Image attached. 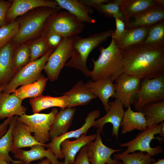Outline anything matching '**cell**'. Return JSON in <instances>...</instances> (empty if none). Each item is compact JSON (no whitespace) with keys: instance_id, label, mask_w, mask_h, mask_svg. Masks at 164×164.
I'll use <instances>...</instances> for the list:
<instances>
[{"instance_id":"32","label":"cell","mask_w":164,"mask_h":164,"mask_svg":"<svg viewBox=\"0 0 164 164\" xmlns=\"http://www.w3.org/2000/svg\"><path fill=\"white\" fill-rule=\"evenodd\" d=\"M48 80L47 77L42 74L36 82L21 86L12 93L22 101L27 98H36L42 95Z\"/></svg>"},{"instance_id":"15","label":"cell","mask_w":164,"mask_h":164,"mask_svg":"<svg viewBox=\"0 0 164 164\" xmlns=\"http://www.w3.org/2000/svg\"><path fill=\"white\" fill-rule=\"evenodd\" d=\"M12 2L6 15L7 24L14 21L18 16L36 8L42 7L60 8L55 0H14Z\"/></svg>"},{"instance_id":"34","label":"cell","mask_w":164,"mask_h":164,"mask_svg":"<svg viewBox=\"0 0 164 164\" xmlns=\"http://www.w3.org/2000/svg\"><path fill=\"white\" fill-rule=\"evenodd\" d=\"M143 43L164 49V21L150 27L147 36Z\"/></svg>"},{"instance_id":"12","label":"cell","mask_w":164,"mask_h":164,"mask_svg":"<svg viewBox=\"0 0 164 164\" xmlns=\"http://www.w3.org/2000/svg\"><path fill=\"white\" fill-rule=\"evenodd\" d=\"M100 133L97 129L94 141L87 145L88 158L91 164H121L120 161L113 159L111 156L114 153L123 149H114L106 146L102 142Z\"/></svg>"},{"instance_id":"25","label":"cell","mask_w":164,"mask_h":164,"mask_svg":"<svg viewBox=\"0 0 164 164\" xmlns=\"http://www.w3.org/2000/svg\"><path fill=\"white\" fill-rule=\"evenodd\" d=\"M149 27L138 26L125 28L120 39L115 42L116 45L122 50L132 45L143 43L147 36Z\"/></svg>"},{"instance_id":"30","label":"cell","mask_w":164,"mask_h":164,"mask_svg":"<svg viewBox=\"0 0 164 164\" xmlns=\"http://www.w3.org/2000/svg\"><path fill=\"white\" fill-rule=\"evenodd\" d=\"M17 115L13 116L5 133L0 138V159H2L9 164H24L22 160H14L9 155L11 152L13 142L12 132L13 127L17 120Z\"/></svg>"},{"instance_id":"14","label":"cell","mask_w":164,"mask_h":164,"mask_svg":"<svg viewBox=\"0 0 164 164\" xmlns=\"http://www.w3.org/2000/svg\"><path fill=\"white\" fill-rule=\"evenodd\" d=\"M110 108L106 114L94 122L93 126L97 128L104 134L103 128L104 125L108 123L112 125V135H114L117 140L118 138L119 132L122 120L125 111L124 106L118 100L115 99L112 101H109Z\"/></svg>"},{"instance_id":"5","label":"cell","mask_w":164,"mask_h":164,"mask_svg":"<svg viewBox=\"0 0 164 164\" xmlns=\"http://www.w3.org/2000/svg\"><path fill=\"white\" fill-rule=\"evenodd\" d=\"M84 28V23L69 12L60 11L48 18L41 36L47 38L52 34H57L63 38H70L81 33Z\"/></svg>"},{"instance_id":"18","label":"cell","mask_w":164,"mask_h":164,"mask_svg":"<svg viewBox=\"0 0 164 164\" xmlns=\"http://www.w3.org/2000/svg\"><path fill=\"white\" fill-rule=\"evenodd\" d=\"M45 147H46V144L34 145L28 151L19 149L14 153V156L15 158L22 161L24 164H30L32 161L45 157L49 159L51 164H63V162L58 161L52 152L49 149H45Z\"/></svg>"},{"instance_id":"45","label":"cell","mask_w":164,"mask_h":164,"mask_svg":"<svg viewBox=\"0 0 164 164\" xmlns=\"http://www.w3.org/2000/svg\"><path fill=\"white\" fill-rule=\"evenodd\" d=\"M51 162L47 158L39 162L38 164H51Z\"/></svg>"},{"instance_id":"24","label":"cell","mask_w":164,"mask_h":164,"mask_svg":"<svg viewBox=\"0 0 164 164\" xmlns=\"http://www.w3.org/2000/svg\"><path fill=\"white\" fill-rule=\"evenodd\" d=\"M75 112L74 108H67L58 112L50 127V138L53 139L67 132L72 124Z\"/></svg>"},{"instance_id":"3","label":"cell","mask_w":164,"mask_h":164,"mask_svg":"<svg viewBox=\"0 0 164 164\" xmlns=\"http://www.w3.org/2000/svg\"><path fill=\"white\" fill-rule=\"evenodd\" d=\"M100 54L96 60L92 59L93 68L90 77L95 81L110 76L114 82L124 72V63L121 50L116 45L114 38L106 48L101 47Z\"/></svg>"},{"instance_id":"44","label":"cell","mask_w":164,"mask_h":164,"mask_svg":"<svg viewBox=\"0 0 164 164\" xmlns=\"http://www.w3.org/2000/svg\"><path fill=\"white\" fill-rule=\"evenodd\" d=\"M8 118L0 124V138L6 132L8 126L9 125L12 117Z\"/></svg>"},{"instance_id":"37","label":"cell","mask_w":164,"mask_h":164,"mask_svg":"<svg viewBox=\"0 0 164 164\" xmlns=\"http://www.w3.org/2000/svg\"><path fill=\"white\" fill-rule=\"evenodd\" d=\"M94 8L99 13L106 17L111 18L117 16L125 22V18L121 12L120 6L114 0H110L107 3L95 6Z\"/></svg>"},{"instance_id":"39","label":"cell","mask_w":164,"mask_h":164,"mask_svg":"<svg viewBox=\"0 0 164 164\" xmlns=\"http://www.w3.org/2000/svg\"><path fill=\"white\" fill-rule=\"evenodd\" d=\"M116 23V29L111 36L115 42L118 41L121 37L125 29V22L117 16L114 17Z\"/></svg>"},{"instance_id":"17","label":"cell","mask_w":164,"mask_h":164,"mask_svg":"<svg viewBox=\"0 0 164 164\" xmlns=\"http://www.w3.org/2000/svg\"><path fill=\"white\" fill-rule=\"evenodd\" d=\"M85 87L101 100L107 112L110 108L109 99L114 97L115 89L110 76L94 81L88 80L84 83Z\"/></svg>"},{"instance_id":"43","label":"cell","mask_w":164,"mask_h":164,"mask_svg":"<svg viewBox=\"0 0 164 164\" xmlns=\"http://www.w3.org/2000/svg\"><path fill=\"white\" fill-rule=\"evenodd\" d=\"M108 0H79L80 2L84 5L91 8L95 6L108 2Z\"/></svg>"},{"instance_id":"48","label":"cell","mask_w":164,"mask_h":164,"mask_svg":"<svg viewBox=\"0 0 164 164\" xmlns=\"http://www.w3.org/2000/svg\"><path fill=\"white\" fill-rule=\"evenodd\" d=\"M0 164H9L5 160L2 159H0Z\"/></svg>"},{"instance_id":"28","label":"cell","mask_w":164,"mask_h":164,"mask_svg":"<svg viewBox=\"0 0 164 164\" xmlns=\"http://www.w3.org/2000/svg\"><path fill=\"white\" fill-rule=\"evenodd\" d=\"M62 94L69 97L70 102L67 108H69L87 105L97 97L85 87L82 80L78 81L70 91Z\"/></svg>"},{"instance_id":"11","label":"cell","mask_w":164,"mask_h":164,"mask_svg":"<svg viewBox=\"0 0 164 164\" xmlns=\"http://www.w3.org/2000/svg\"><path fill=\"white\" fill-rule=\"evenodd\" d=\"M142 80L137 77L123 73L115 80L114 98L127 108L133 104L139 89Z\"/></svg>"},{"instance_id":"9","label":"cell","mask_w":164,"mask_h":164,"mask_svg":"<svg viewBox=\"0 0 164 164\" xmlns=\"http://www.w3.org/2000/svg\"><path fill=\"white\" fill-rule=\"evenodd\" d=\"M164 99V74L141 80L138 91L133 104L137 111L145 105Z\"/></svg>"},{"instance_id":"38","label":"cell","mask_w":164,"mask_h":164,"mask_svg":"<svg viewBox=\"0 0 164 164\" xmlns=\"http://www.w3.org/2000/svg\"><path fill=\"white\" fill-rule=\"evenodd\" d=\"M19 28L18 22L16 20L0 28V49L11 41L17 34Z\"/></svg>"},{"instance_id":"22","label":"cell","mask_w":164,"mask_h":164,"mask_svg":"<svg viewBox=\"0 0 164 164\" xmlns=\"http://www.w3.org/2000/svg\"><path fill=\"white\" fill-rule=\"evenodd\" d=\"M61 9H64L83 23L94 24L95 19L90 14H92L93 9L82 4L79 0H55Z\"/></svg>"},{"instance_id":"7","label":"cell","mask_w":164,"mask_h":164,"mask_svg":"<svg viewBox=\"0 0 164 164\" xmlns=\"http://www.w3.org/2000/svg\"><path fill=\"white\" fill-rule=\"evenodd\" d=\"M53 50V49H51L43 56L30 62L22 67L6 85L2 92L11 94L19 86L32 84L38 80L42 75L41 72L44 69L49 56Z\"/></svg>"},{"instance_id":"10","label":"cell","mask_w":164,"mask_h":164,"mask_svg":"<svg viewBox=\"0 0 164 164\" xmlns=\"http://www.w3.org/2000/svg\"><path fill=\"white\" fill-rule=\"evenodd\" d=\"M73 49L71 38H63L50 55L43 70L51 82L58 79L61 70L71 58Z\"/></svg>"},{"instance_id":"6","label":"cell","mask_w":164,"mask_h":164,"mask_svg":"<svg viewBox=\"0 0 164 164\" xmlns=\"http://www.w3.org/2000/svg\"><path fill=\"white\" fill-rule=\"evenodd\" d=\"M158 134H159L160 137L164 138V121L157 125L147 127L145 130L138 133L133 139L121 143V147L127 148L121 153L125 154L138 151L146 152L153 156L162 153L163 150L161 145L155 147H152L150 145L152 140L157 139L158 141L159 140V136L155 137V135Z\"/></svg>"},{"instance_id":"31","label":"cell","mask_w":164,"mask_h":164,"mask_svg":"<svg viewBox=\"0 0 164 164\" xmlns=\"http://www.w3.org/2000/svg\"><path fill=\"white\" fill-rule=\"evenodd\" d=\"M140 111L144 115L147 127L157 125L164 121V100L149 104Z\"/></svg>"},{"instance_id":"36","label":"cell","mask_w":164,"mask_h":164,"mask_svg":"<svg viewBox=\"0 0 164 164\" xmlns=\"http://www.w3.org/2000/svg\"><path fill=\"white\" fill-rule=\"evenodd\" d=\"M31 54L30 62L36 60L46 54L52 49L47 39L40 36L27 44Z\"/></svg>"},{"instance_id":"19","label":"cell","mask_w":164,"mask_h":164,"mask_svg":"<svg viewBox=\"0 0 164 164\" xmlns=\"http://www.w3.org/2000/svg\"><path fill=\"white\" fill-rule=\"evenodd\" d=\"M22 101L13 93L0 92V119L25 114L27 108L22 105Z\"/></svg>"},{"instance_id":"26","label":"cell","mask_w":164,"mask_h":164,"mask_svg":"<svg viewBox=\"0 0 164 164\" xmlns=\"http://www.w3.org/2000/svg\"><path fill=\"white\" fill-rule=\"evenodd\" d=\"M120 127L121 133L124 134L135 129L143 131L147 128V124L143 113L133 111L129 106L125 111Z\"/></svg>"},{"instance_id":"41","label":"cell","mask_w":164,"mask_h":164,"mask_svg":"<svg viewBox=\"0 0 164 164\" xmlns=\"http://www.w3.org/2000/svg\"><path fill=\"white\" fill-rule=\"evenodd\" d=\"M72 164H91L88 158L87 145L81 148Z\"/></svg>"},{"instance_id":"4","label":"cell","mask_w":164,"mask_h":164,"mask_svg":"<svg viewBox=\"0 0 164 164\" xmlns=\"http://www.w3.org/2000/svg\"><path fill=\"white\" fill-rule=\"evenodd\" d=\"M113 32L112 30H109L93 34L85 38L78 35L71 37L73 53L65 66L77 69L82 72L86 77H90L91 71L87 66L89 55L93 50L111 36Z\"/></svg>"},{"instance_id":"21","label":"cell","mask_w":164,"mask_h":164,"mask_svg":"<svg viewBox=\"0 0 164 164\" xmlns=\"http://www.w3.org/2000/svg\"><path fill=\"white\" fill-rule=\"evenodd\" d=\"M15 48L10 41L0 49V87L9 83L16 73L12 64V56Z\"/></svg>"},{"instance_id":"23","label":"cell","mask_w":164,"mask_h":164,"mask_svg":"<svg viewBox=\"0 0 164 164\" xmlns=\"http://www.w3.org/2000/svg\"><path fill=\"white\" fill-rule=\"evenodd\" d=\"M31 133L27 126L17 119L12 132L13 142L11 152L14 153L22 148L45 144L37 142Z\"/></svg>"},{"instance_id":"2","label":"cell","mask_w":164,"mask_h":164,"mask_svg":"<svg viewBox=\"0 0 164 164\" xmlns=\"http://www.w3.org/2000/svg\"><path fill=\"white\" fill-rule=\"evenodd\" d=\"M60 10V8L39 7L21 16L17 21L19 24L18 32L11 42L16 48L41 36L48 18L53 14Z\"/></svg>"},{"instance_id":"13","label":"cell","mask_w":164,"mask_h":164,"mask_svg":"<svg viewBox=\"0 0 164 164\" xmlns=\"http://www.w3.org/2000/svg\"><path fill=\"white\" fill-rule=\"evenodd\" d=\"M98 110H95L90 112L85 119V123L81 127L74 131L67 132L52 139L50 142L46 144V147L50 149L57 159H62L64 156L60 151V145L64 140L70 138L77 139L82 135H86L89 129L93 126L96 119L100 116Z\"/></svg>"},{"instance_id":"16","label":"cell","mask_w":164,"mask_h":164,"mask_svg":"<svg viewBox=\"0 0 164 164\" xmlns=\"http://www.w3.org/2000/svg\"><path fill=\"white\" fill-rule=\"evenodd\" d=\"M164 21V6L156 4L144 11L125 19L126 27H150Z\"/></svg>"},{"instance_id":"27","label":"cell","mask_w":164,"mask_h":164,"mask_svg":"<svg viewBox=\"0 0 164 164\" xmlns=\"http://www.w3.org/2000/svg\"><path fill=\"white\" fill-rule=\"evenodd\" d=\"M29 102L34 114L52 107H58L63 110L68 106L70 99L65 95L53 97L42 95L36 98L30 99Z\"/></svg>"},{"instance_id":"35","label":"cell","mask_w":164,"mask_h":164,"mask_svg":"<svg viewBox=\"0 0 164 164\" xmlns=\"http://www.w3.org/2000/svg\"><path fill=\"white\" fill-rule=\"evenodd\" d=\"M16 47L12 58V66L16 73L30 62L31 57L30 51L27 44Z\"/></svg>"},{"instance_id":"49","label":"cell","mask_w":164,"mask_h":164,"mask_svg":"<svg viewBox=\"0 0 164 164\" xmlns=\"http://www.w3.org/2000/svg\"><path fill=\"white\" fill-rule=\"evenodd\" d=\"M7 84L4 85L0 87V92L2 91Z\"/></svg>"},{"instance_id":"33","label":"cell","mask_w":164,"mask_h":164,"mask_svg":"<svg viewBox=\"0 0 164 164\" xmlns=\"http://www.w3.org/2000/svg\"><path fill=\"white\" fill-rule=\"evenodd\" d=\"M113 156L114 159L121 161L124 164H151L155 161L150 155L140 151L125 154H115Z\"/></svg>"},{"instance_id":"50","label":"cell","mask_w":164,"mask_h":164,"mask_svg":"<svg viewBox=\"0 0 164 164\" xmlns=\"http://www.w3.org/2000/svg\"><path fill=\"white\" fill-rule=\"evenodd\" d=\"M121 164H124L122 162Z\"/></svg>"},{"instance_id":"8","label":"cell","mask_w":164,"mask_h":164,"mask_svg":"<svg viewBox=\"0 0 164 164\" xmlns=\"http://www.w3.org/2000/svg\"><path fill=\"white\" fill-rule=\"evenodd\" d=\"M58 112V109L54 108L48 114H25L18 116L17 119L27 126L31 133H34L37 142L45 144L50 140V127Z\"/></svg>"},{"instance_id":"20","label":"cell","mask_w":164,"mask_h":164,"mask_svg":"<svg viewBox=\"0 0 164 164\" xmlns=\"http://www.w3.org/2000/svg\"><path fill=\"white\" fill-rule=\"evenodd\" d=\"M96 136V133L88 135L83 134L75 140L63 141L60 145V151L64 158L63 164H73L77 153L83 147L94 140Z\"/></svg>"},{"instance_id":"1","label":"cell","mask_w":164,"mask_h":164,"mask_svg":"<svg viewBox=\"0 0 164 164\" xmlns=\"http://www.w3.org/2000/svg\"><path fill=\"white\" fill-rule=\"evenodd\" d=\"M121 51L124 73L142 80L164 74V49L142 43L132 45Z\"/></svg>"},{"instance_id":"46","label":"cell","mask_w":164,"mask_h":164,"mask_svg":"<svg viewBox=\"0 0 164 164\" xmlns=\"http://www.w3.org/2000/svg\"><path fill=\"white\" fill-rule=\"evenodd\" d=\"M151 164H164V159H159L157 162Z\"/></svg>"},{"instance_id":"29","label":"cell","mask_w":164,"mask_h":164,"mask_svg":"<svg viewBox=\"0 0 164 164\" xmlns=\"http://www.w3.org/2000/svg\"><path fill=\"white\" fill-rule=\"evenodd\" d=\"M126 18L137 15L156 4L155 0H114Z\"/></svg>"},{"instance_id":"40","label":"cell","mask_w":164,"mask_h":164,"mask_svg":"<svg viewBox=\"0 0 164 164\" xmlns=\"http://www.w3.org/2000/svg\"><path fill=\"white\" fill-rule=\"evenodd\" d=\"M12 2L0 0V28L7 24L6 15Z\"/></svg>"},{"instance_id":"47","label":"cell","mask_w":164,"mask_h":164,"mask_svg":"<svg viewBox=\"0 0 164 164\" xmlns=\"http://www.w3.org/2000/svg\"><path fill=\"white\" fill-rule=\"evenodd\" d=\"M155 1L156 4L164 6V0H155Z\"/></svg>"},{"instance_id":"42","label":"cell","mask_w":164,"mask_h":164,"mask_svg":"<svg viewBox=\"0 0 164 164\" xmlns=\"http://www.w3.org/2000/svg\"><path fill=\"white\" fill-rule=\"evenodd\" d=\"M63 38L61 36L57 34H52L47 38L50 46L53 50L58 46Z\"/></svg>"}]
</instances>
